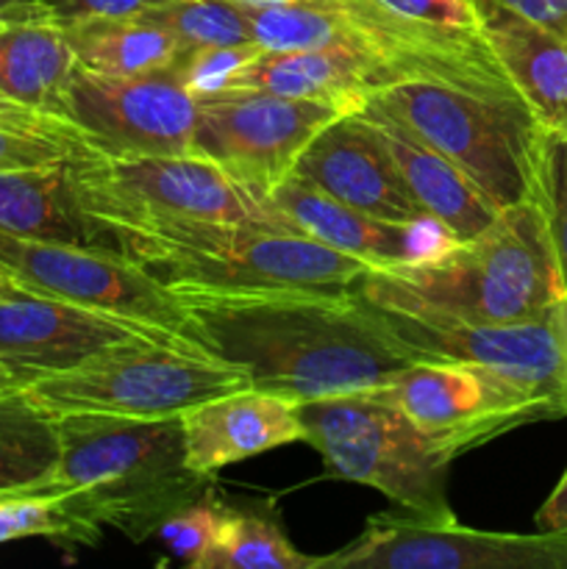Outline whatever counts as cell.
<instances>
[{
  "instance_id": "obj_1",
  "label": "cell",
  "mask_w": 567,
  "mask_h": 569,
  "mask_svg": "<svg viewBox=\"0 0 567 569\" xmlns=\"http://www.w3.org/2000/svg\"><path fill=\"white\" fill-rule=\"evenodd\" d=\"M200 350L248 372L250 387L300 406L378 389L420 361L356 292L170 289Z\"/></svg>"
},
{
  "instance_id": "obj_2",
  "label": "cell",
  "mask_w": 567,
  "mask_h": 569,
  "mask_svg": "<svg viewBox=\"0 0 567 569\" xmlns=\"http://www.w3.org/2000/svg\"><path fill=\"white\" fill-rule=\"evenodd\" d=\"M56 431L53 487L67 489L70 509L98 539L106 526L145 542L167 517L215 492L211 478L187 465L181 415H64Z\"/></svg>"
},
{
  "instance_id": "obj_3",
  "label": "cell",
  "mask_w": 567,
  "mask_h": 569,
  "mask_svg": "<svg viewBox=\"0 0 567 569\" xmlns=\"http://www.w3.org/2000/svg\"><path fill=\"white\" fill-rule=\"evenodd\" d=\"M356 295L465 322H517L567 298L543 200L511 206L445 253L398 270H370Z\"/></svg>"
},
{
  "instance_id": "obj_4",
  "label": "cell",
  "mask_w": 567,
  "mask_h": 569,
  "mask_svg": "<svg viewBox=\"0 0 567 569\" xmlns=\"http://www.w3.org/2000/svg\"><path fill=\"white\" fill-rule=\"evenodd\" d=\"M111 248L142 267L161 289H304L356 292L372 270L354 256L265 222L161 220L100 226Z\"/></svg>"
},
{
  "instance_id": "obj_5",
  "label": "cell",
  "mask_w": 567,
  "mask_h": 569,
  "mask_svg": "<svg viewBox=\"0 0 567 569\" xmlns=\"http://www.w3.org/2000/svg\"><path fill=\"white\" fill-rule=\"evenodd\" d=\"M361 109L392 117L454 161L500 211L543 200L548 133L523 98H495L454 83L404 78L372 89Z\"/></svg>"
},
{
  "instance_id": "obj_6",
  "label": "cell",
  "mask_w": 567,
  "mask_h": 569,
  "mask_svg": "<svg viewBox=\"0 0 567 569\" xmlns=\"http://www.w3.org/2000/svg\"><path fill=\"white\" fill-rule=\"evenodd\" d=\"M306 437L342 481L372 487L409 515L426 520L454 517L448 472L456 453L422 433L378 389L337 395L300 406Z\"/></svg>"
},
{
  "instance_id": "obj_7",
  "label": "cell",
  "mask_w": 567,
  "mask_h": 569,
  "mask_svg": "<svg viewBox=\"0 0 567 569\" xmlns=\"http://www.w3.org/2000/svg\"><path fill=\"white\" fill-rule=\"evenodd\" d=\"M248 387V372L203 350L139 337L98 350L70 370L33 378L20 389L50 417H172Z\"/></svg>"
},
{
  "instance_id": "obj_8",
  "label": "cell",
  "mask_w": 567,
  "mask_h": 569,
  "mask_svg": "<svg viewBox=\"0 0 567 569\" xmlns=\"http://www.w3.org/2000/svg\"><path fill=\"white\" fill-rule=\"evenodd\" d=\"M0 270L22 292L61 300L139 328L161 342L200 350L176 298L120 250L0 233Z\"/></svg>"
},
{
  "instance_id": "obj_9",
  "label": "cell",
  "mask_w": 567,
  "mask_h": 569,
  "mask_svg": "<svg viewBox=\"0 0 567 569\" xmlns=\"http://www.w3.org/2000/svg\"><path fill=\"white\" fill-rule=\"evenodd\" d=\"M70 172L78 206L98 226L161 217L259 222L253 194L200 156L106 159L83 150L70 159Z\"/></svg>"
},
{
  "instance_id": "obj_10",
  "label": "cell",
  "mask_w": 567,
  "mask_h": 569,
  "mask_svg": "<svg viewBox=\"0 0 567 569\" xmlns=\"http://www.w3.org/2000/svg\"><path fill=\"white\" fill-rule=\"evenodd\" d=\"M370 306L384 328L417 359L465 361L493 370L543 400L554 420L567 417L565 300L545 315L517 322H465L406 306Z\"/></svg>"
},
{
  "instance_id": "obj_11",
  "label": "cell",
  "mask_w": 567,
  "mask_h": 569,
  "mask_svg": "<svg viewBox=\"0 0 567 569\" xmlns=\"http://www.w3.org/2000/svg\"><path fill=\"white\" fill-rule=\"evenodd\" d=\"M198 126L192 153L209 159L245 192L265 194L292 176L311 139L350 111L253 89L195 94Z\"/></svg>"
},
{
  "instance_id": "obj_12",
  "label": "cell",
  "mask_w": 567,
  "mask_h": 569,
  "mask_svg": "<svg viewBox=\"0 0 567 569\" xmlns=\"http://www.w3.org/2000/svg\"><path fill=\"white\" fill-rule=\"evenodd\" d=\"M61 117L92 153L106 159L195 156L198 98L172 70L98 76L76 67Z\"/></svg>"
},
{
  "instance_id": "obj_13",
  "label": "cell",
  "mask_w": 567,
  "mask_h": 569,
  "mask_svg": "<svg viewBox=\"0 0 567 569\" xmlns=\"http://www.w3.org/2000/svg\"><path fill=\"white\" fill-rule=\"evenodd\" d=\"M320 567L350 569H567V531L495 533L461 526L456 517L376 515Z\"/></svg>"
},
{
  "instance_id": "obj_14",
  "label": "cell",
  "mask_w": 567,
  "mask_h": 569,
  "mask_svg": "<svg viewBox=\"0 0 567 569\" xmlns=\"http://www.w3.org/2000/svg\"><path fill=\"white\" fill-rule=\"evenodd\" d=\"M378 392L456 456L511 428L554 420L548 406L515 381L465 361H411Z\"/></svg>"
},
{
  "instance_id": "obj_15",
  "label": "cell",
  "mask_w": 567,
  "mask_h": 569,
  "mask_svg": "<svg viewBox=\"0 0 567 569\" xmlns=\"http://www.w3.org/2000/svg\"><path fill=\"white\" fill-rule=\"evenodd\" d=\"M253 203L259 222L265 226L354 256L372 270L420 264L456 244V239L448 237L437 222H389L365 214L298 176H289L270 192L253 194Z\"/></svg>"
},
{
  "instance_id": "obj_16",
  "label": "cell",
  "mask_w": 567,
  "mask_h": 569,
  "mask_svg": "<svg viewBox=\"0 0 567 569\" xmlns=\"http://www.w3.org/2000/svg\"><path fill=\"white\" fill-rule=\"evenodd\" d=\"M292 176L365 214L389 222H431L361 111L322 128L300 153Z\"/></svg>"
},
{
  "instance_id": "obj_17",
  "label": "cell",
  "mask_w": 567,
  "mask_h": 569,
  "mask_svg": "<svg viewBox=\"0 0 567 569\" xmlns=\"http://www.w3.org/2000/svg\"><path fill=\"white\" fill-rule=\"evenodd\" d=\"M139 337L156 339L120 320L42 295L0 298V365L22 383L70 370L98 350Z\"/></svg>"
},
{
  "instance_id": "obj_18",
  "label": "cell",
  "mask_w": 567,
  "mask_h": 569,
  "mask_svg": "<svg viewBox=\"0 0 567 569\" xmlns=\"http://www.w3.org/2000/svg\"><path fill=\"white\" fill-rule=\"evenodd\" d=\"M187 465L215 478L222 467L304 442L300 403L267 389H237L181 411Z\"/></svg>"
},
{
  "instance_id": "obj_19",
  "label": "cell",
  "mask_w": 567,
  "mask_h": 569,
  "mask_svg": "<svg viewBox=\"0 0 567 569\" xmlns=\"http://www.w3.org/2000/svg\"><path fill=\"white\" fill-rule=\"evenodd\" d=\"M478 31L539 128L548 137H567V39L500 0H472Z\"/></svg>"
},
{
  "instance_id": "obj_20",
  "label": "cell",
  "mask_w": 567,
  "mask_h": 569,
  "mask_svg": "<svg viewBox=\"0 0 567 569\" xmlns=\"http://www.w3.org/2000/svg\"><path fill=\"white\" fill-rule=\"evenodd\" d=\"M378 83H384V72L370 56L334 44L315 50H261L233 70L222 89H253L359 111Z\"/></svg>"
},
{
  "instance_id": "obj_21",
  "label": "cell",
  "mask_w": 567,
  "mask_h": 569,
  "mask_svg": "<svg viewBox=\"0 0 567 569\" xmlns=\"http://www.w3.org/2000/svg\"><path fill=\"white\" fill-rule=\"evenodd\" d=\"M381 137L384 148L392 156L395 167L404 176L406 187L415 194L420 209L431 222H437L456 242L478 237L498 220L500 209L454 164L428 148L422 139L406 131L392 117L372 109H359Z\"/></svg>"
},
{
  "instance_id": "obj_22",
  "label": "cell",
  "mask_w": 567,
  "mask_h": 569,
  "mask_svg": "<svg viewBox=\"0 0 567 569\" xmlns=\"http://www.w3.org/2000/svg\"><path fill=\"white\" fill-rule=\"evenodd\" d=\"M76 67L64 28L39 0L0 17V94L11 103L64 122L61 103Z\"/></svg>"
},
{
  "instance_id": "obj_23",
  "label": "cell",
  "mask_w": 567,
  "mask_h": 569,
  "mask_svg": "<svg viewBox=\"0 0 567 569\" xmlns=\"http://www.w3.org/2000/svg\"><path fill=\"white\" fill-rule=\"evenodd\" d=\"M0 233L33 242L111 248L103 228L89 220L78 206L70 159L22 170H0Z\"/></svg>"
},
{
  "instance_id": "obj_24",
  "label": "cell",
  "mask_w": 567,
  "mask_h": 569,
  "mask_svg": "<svg viewBox=\"0 0 567 569\" xmlns=\"http://www.w3.org/2000/svg\"><path fill=\"white\" fill-rule=\"evenodd\" d=\"M76 64L98 76H145L176 64L183 44L145 17H87L61 22Z\"/></svg>"
},
{
  "instance_id": "obj_25",
  "label": "cell",
  "mask_w": 567,
  "mask_h": 569,
  "mask_svg": "<svg viewBox=\"0 0 567 569\" xmlns=\"http://www.w3.org/2000/svg\"><path fill=\"white\" fill-rule=\"evenodd\" d=\"M56 417L39 409L22 389L0 392V495L59 492Z\"/></svg>"
},
{
  "instance_id": "obj_26",
  "label": "cell",
  "mask_w": 567,
  "mask_h": 569,
  "mask_svg": "<svg viewBox=\"0 0 567 569\" xmlns=\"http://www.w3.org/2000/svg\"><path fill=\"white\" fill-rule=\"evenodd\" d=\"M320 556H304L284 533L272 503H222L220 528L206 569H315Z\"/></svg>"
},
{
  "instance_id": "obj_27",
  "label": "cell",
  "mask_w": 567,
  "mask_h": 569,
  "mask_svg": "<svg viewBox=\"0 0 567 569\" xmlns=\"http://www.w3.org/2000/svg\"><path fill=\"white\" fill-rule=\"evenodd\" d=\"M139 17L170 31L183 48H228L253 42L245 6L237 0H172Z\"/></svg>"
},
{
  "instance_id": "obj_28",
  "label": "cell",
  "mask_w": 567,
  "mask_h": 569,
  "mask_svg": "<svg viewBox=\"0 0 567 569\" xmlns=\"http://www.w3.org/2000/svg\"><path fill=\"white\" fill-rule=\"evenodd\" d=\"M44 537L56 542L94 545L98 537L70 509L67 489L33 495H0V545Z\"/></svg>"
},
{
  "instance_id": "obj_29",
  "label": "cell",
  "mask_w": 567,
  "mask_h": 569,
  "mask_svg": "<svg viewBox=\"0 0 567 569\" xmlns=\"http://www.w3.org/2000/svg\"><path fill=\"white\" fill-rule=\"evenodd\" d=\"M220 509L222 503L215 498V492H209L206 498L167 517L156 531V539H161L189 569H206V559L220 528Z\"/></svg>"
},
{
  "instance_id": "obj_30",
  "label": "cell",
  "mask_w": 567,
  "mask_h": 569,
  "mask_svg": "<svg viewBox=\"0 0 567 569\" xmlns=\"http://www.w3.org/2000/svg\"><path fill=\"white\" fill-rule=\"evenodd\" d=\"M543 209L567 295V137H548L545 142Z\"/></svg>"
},
{
  "instance_id": "obj_31",
  "label": "cell",
  "mask_w": 567,
  "mask_h": 569,
  "mask_svg": "<svg viewBox=\"0 0 567 569\" xmlns=\"http://www.w3.org/2000/svg\"><path fill=\"white\" fill-rule=\"evenodd\" d=\"M76 153H83V150H76L64 139L0 122V170L56 164V161L72 159Z\"/></svg>"
},
{
  "instance_id": "obj_32",
  "label": "cell",
  "mask_w": 567,
  "mask_h": 569,
  "mask_svg": "<svg viewBox=\"0 0 567 569\" xmlns=\"http://www.w3.org/2000/svg\"><path fill=\"white\" fill-rule=\"evenodd\" d=\"M395 14L409 17V20L428 22V26L442 28H467L478 31V17L472 0H378Z\"/></svg>"
},
{
  "instance_id": "obj_33",
  "label": "cell",
  "mask_w": 567,
  "mask_h": 569,
  "mask_svg": "<svg viewBox=\"0 0 567 569\" xmlns=\"http://www.w3.org/2000/svg\"><path fill=\"white\" fill-rule=\"evenodd\" d=\"M172 0H39L44 14L56 22L87 20V17H139Z\"/></svg>"
},
{
  "instance_id": "obj_34",
  "label": "cell",
  "mask_w": 567,
  "mask_h": 569,
  "mask_svg": "<svg viewBox=\"0 0 567 569\" xmlns=\"http://www.w3.org/2000/svg\"><path fill=\"white\" fill-rule=\"evenodd\" d=\"M0 122H3V126L26 128V131L50 133V137H59V139H64V142H70L76 150H89L72 126L37 114V111L26 109V106H20V103H11V100L3 98V94H0Z\"/></svg>"
},
{
  "instance_id": "obj_35",
  "label": "cell",
  "mask_w": 567,
  "mask_h": 569,
  "mask_svg": "<svg viewBox=\"0 0 567 569\" xmlns=\"http://www.w3.org/2000/svg\"><path fill=\"white\" fill-rule=\"evenodd\" d=\"M500 3L567 39V0H500Z\"/></svg>"
},
{
  "instance_id": "obj_36",
  "label": "cell",
  "mask_w": 567,
  "mask_h": 569,
  "mask_svg": "<svg viewBox=\"0 0 567 569\" xmlns=\"http://www.w3.org/2000/svg\"><path fill=\"white\" fill-rule=\"evenodd\" d=\"M539 531H567V467L534 517Z\"/></svg>"
},
{
  "instance_id": "obj_37",
  "label": "cell",
  "mask_w": 567,
  "mask_h": 569,
  "mask_svg": "<svg viewBox=\"0 0 567 569\" xmlns=\"http://www.w3.org/2000/svg\"><path fill=\"white\" fill-rule=\"evenodd\" d=\"M22 381L14 376L11 370H6L3 365H0V392H11V389H20Z\"/></svg>"
},
{
  "instance_id": "obj_38",
  "label": "cell",
  "mask_w": 567,
  "mask_h": 569,
  "mask_svg": "<svg viewBox=\"0 0 567 569\" xmlns=\"http://www.w3.org/2000/svg\"><path fill=\"white\" fill-rule=\"evenodd\" d=\"M33 3H37V0H0V17L14 14V11L28 9V6H33Z\"/></svg>"
},
{
  "instance_id": "obj_39",
  "label": "cell",
  "mask_w": 567,
  "mask_h": 569,
  "mask_svg": "<svg viewBox=\"0 0 567 569\" xmlns=\"http://www.w3.org/2000/svg\"><path fill=\"white\" fill-rule=\"evenodd\" d=\"M20 292H22V289L17 287V283L11 281V278L6 276L3 270H0V298H9V295H20Z\"/></svg>"
},
{
  "instance_id": "obj_40",
  "label": "cell",
  "mask_w": 567,
  "mask_h": 569,
  "mask_svg": "<svg viewBox=\"0 0 567 569\" xmlns=\"http://www.w3.org/2000/svg\"><path fill=\"white\" fill-rule=\"evenodd\" d=\"M565 306H567V298H565Z\"/></svg>"
}]
</instances>
